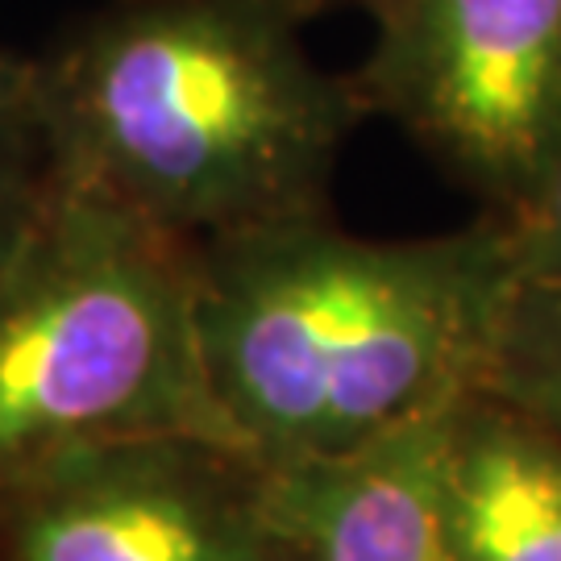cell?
Masks as SVG:
<instances>
[{
	"mask_svg": "<svg viewBox=\"0 0 561 561\" xmlns=\"http://www.w3.org/2000/svg\"><path fill=\"white\" fill-rule=\"evenodd\" d=\"M192 262L208 396L262 466L333 458L470 396L516 279L500 217L375 241L324 208L192 241Z\"/></svg>",
	"mask_w": 561,
	"mask_h": 561,
	"instance_id": "6da1fadb",
	"label": "cell"
},
{
	"mask_svg": "<svg viewBox=\"0 0 561 561\" xmlns=\"http://www.w3.org/2000/svg\"><path fill=\"white\" fill-rule=\"evenodd\" d=\"M287 0H108L34 62V125L59 180L183 241L324 213L366 117Z\"/></svg>",
	"mask_w": 561,
	"mask_h": 561,
	"instance_id": "7a4b0ae2",
	"label": "cell"
},
{
	"mask_svg": "<svg viewBox=\"0 0 561 561\" xmlns=\"http://www.w3.org/2000/svg\"><path fill=\"white\" fill-rule=\"evenodd\" d=\"M146 433L238 445L204 382L192 241L55 175L0 266V491Z\"/></svg>",
	"mask_w": 561,
	"mask_h": 561,
	"instance_id": "3957f363",
	"label": "cell"
},
{
	"mask_svg": "<svg viewBox=\"0 0 561 561\" xmlns=\"http://www.w3.org/2000/svg\"><path fill=\"white\" fill-rule=\"evenodd\" d=\"M354 88L512 217L561 146V0H382Z\"/></svg>",
	"mask_w": 561,
	"mask_h": 561,
	"instance_id": "277c9868",
	"label": "cell"
},
{
	"mask_svg": "<svg viewBox=\"0 0 561 561\" xmlns=\"http://www.w3.org/2000/svg\"><path fill=\"white\" fill-rule=\"evenodd\" d=\"M0 561H275L266 466L196 433L67 449L0 491Z\"/></svg>",
	"mask_w": 561,
	"mask_h": 561,
	"instance_id": "5b68a950",
	"label": "cell"
},
{
	"mask_svg": "<svg viewBox=\"0 0 561 561\" xmlns=\"http://www.w3.org/2000/svg\"><path fill=\"white\" fill-rule=\"evenodd\" d=\"M445 412L333 458L266 466L275 561H458L442 491Z\"/></svg>",
	"mask_w": 561,
	"mask_h": 561,
	"instance_id": "8992f818",
	"label": "cell"
},
{
	"mask_svg": "<svg viewBox=\"0 0 561 561\" xmlns=\"http://www.w3.org/2000/svg\"><path fill=\"white\" fill-rule=\"evenodd\" d=\"M442 491L458 561H561V445L482 391L445 412Z\"/></svg>",
	"mask_w": 561,
	"mask_h": 561,
	"instance_id": "52a82bcc",
	"label": "cell"
},
{
	"mask_svg": "<svg viewBox=\"0 0 561 561\" xmlns=\"http://www.w3.org/2000/svg\"><path fill=\"white\" fill-rule=\"evenodd\" d=\"M474 391L561 445V275L512 279Z\"/></svg>",
	"mask_w": 561,
	"mask_h": 561,
	"instance_id": "ba28073f",
	"label": "cell"
},
{
	"mask_svg": "<svg viewBox=\"0 0 561 561\" xmlns=\"http://www.w3.org/2000/svg\"><path fill=\"white\" fill-rule=\"evenodd\" d=\"M50 180L55 171L38 138V125L0 141V266L30 229Z\"/></svg>",
	"mask_w": 561,
	"mask_h": 561,
	"instance_id": "9c48e42d",
	"label": "cell"
},
{
	"mask_svg": "<svg viewBox=\"0 0 561 561\" xmlns=\"http://www.w3.org/2000/svg\"><path fill=\"white\" fill-rule=\"evenodd\" d=\"M500 221L516 275H561V146L533 201Z\"/></svg>",
	"mask_w": 561,
	"mask_h": 561,
	"instance_id": "30bf717a",
	"label": "cell"
},
{
	"mask_svg": "<svg viewBox=\"0 0 561 561\" xmlns=\"http://www.w3.org/2000/svg\"><path fill=\"white\" fill-rule=\"evenodd\" d=\"M34 125V62L0 42V141Z\"/></svg>",
	"mask_w": 561,
	"mask_h": 561,
	"instance_id": "8fae6325",
	"label": "cell"
},
{
	"mask_svg": "<svg viewBox=\"0 0 561 561\" xmlns=\"http://www.w3.org/2000/svg\"><path fill=\"white\" fill-rule=\"evenodd\" d=\"M291 9H300L304 18H312V13H324V9H366L370 18L382 9V0H287Z\"/></svg>",
	"mask_w": 561,
	"mask_h": 561,
	"instance_id": "7c38bea8",
	"label": "cell"
}]
</instances>
